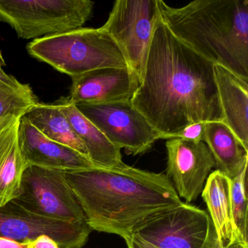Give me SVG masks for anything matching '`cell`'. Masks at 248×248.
Masks as SVG:
<instances>
[{"mask_svg":"<svg viewBox=\"0 0 248 248\" xmlns=\"http://www.w3.org/2000/svg\"><path fill=\"white\" fill-rule=\"evenodd\" d=\"M167 176L180 198L191 202L204 189L212 169L216 167L214 157L204 141L181 139L167 140Z\"/></svg>","mask_w":248,"mask_h":248,"instance_id":"cell-11","label":"cell"},{"mask_svg":"<svg viewBox=\"0 0 248 248\" xmlns=\"http://www.w3.org/2000/svg\"><path fill=\"white\" fill-rule=\"evenodd\" d=\"M131 234L158 248H218L208 213L184 202L149 217Z\"/></svg>","mask_w":248,"mask_h":248,"instance_id":"cell-7","label":"cell"},{"mask_svg":"<svg viewBox=\"0 0 248 248\" xmlns=\"http://www.w3.org/2000/svg\"><path fill=\"white\" fill-rule=\"evenodd\" d=\"M27 50L31 57L71 78L105 68L127 69L117 43L101 27H82L37 39L29 43Z\"/></svg>","mask_w":248,"mask_h":248,"instance_id":"cell-4","label":"cell"},{"mask_svg":"<svg viewBox=\"0 0 248 248\" xmlns=\"http://www.w3.org/2000/svg\"><path fill=\"white\" fill-rule=\"evenodd\" d=\"M157 5L175 37L248 83V0H196L181 8L157 0Z\"/></svg>","mask_w":248,"mask_h":248,"instance_id":"cell-3","label":"cell"},{"mask_svg":"<svg viewBox=\"0 0 248 248\" xmlns=\"http://www.w3.org/2000/svg\"><path fill=\"white\" fill-rule=\"evenodd\" d=\"M202 141L213 155L217 170L231 180L248 166V152L223 122L206 123Z\"/></svg>","mask_w":248,"mask_h":248,"instance_id":"cell-17","label":"cell"},{"mask_svg":"<svg viewBox=\"0 0 248 248\" xmlns=\"http://www.w3.org/2000/svg\"><path fill=\"white\" fill-rule=\"evenodd\" d=\"M94 5L90 0H0V21L20 38L37 40L82 28Z\"/></svg>","mask_w":248,"mask_h":248,"instance_id":"cell-5","label":"cell"},{"mask_svg":"<svg viewBox=\"0 0 248 248\" xmlns=\"http://www.w3.org/2000/svg\"><path fill=\"white\" fill-rule=\"evenodd\" d=\"M64 173L91 229L123 239L149 217L184 202L162 173L130 166Z\"/></svg>","mask_w":248,"mask_h":248,"instance_id":"cell-2","label":"cell"},{"mask_svg":"<svg viewBox=\"0 0 248 248\" xmlns=\"http://www.w3.org/2000/svg\"><path fill=\"white\" fill-rule=\"evenodd\" d=\"M124 239L128 248H158L157 247L152 245L150 242L144 240L136 235H129Z\"/></svg>","mask_w":248,"mask_h":248,"instance_id":"cell-24","label":"cell"},{"mask_svg":"<svg viewBox=\"0 0 248 248\" xmlns=\"http://www.w3.org/2000/svg\"><path fill=\"white\" fill-rule=\"evenodd\" d=\"M231 188L232 180L216 170L209 175L202 192L213 222L218 248H242L233 228Z\"/></svg>","mask_w":248,"mask_h":248,"instance_id":"cell-15","label":"cell"},{"mask_svg":"<svg viewBox=\"0 0 248 248\" xmlns=\"http://www.w3.org/2000/svg\"><path fill=\"white\" fill-rule=\"evenodd\" d=\"M72 124L75 133L88 151V157L102 168L124 169L128 165L123 162L121 149L114 146L107 136L83 115L68 98L56 103Z\"/></svg>","mask_w":248,"mask_h":248,"instance_id":"cell-16","label":"cell"},{"mask_svg":"<svg viewBox=\"0 0 248 248\" xmlns=\"http://www.w3.org/2000/svg\"><path fill=\"white\" fill-rule=\"evenodd\" d=\"M159 18L157 0H117L101 27L117 43L129 72L139 85Z\"/></svg>","mask_w":248,"mask_h":248,"instance_id":"cell-6","label":"cell"},{"mask_svg":"<svg viewBox=\"0 0 248 248\" xmlns=\"http://www.w3.org/2000/svg\"><path fill=\"white\" fill-rule=\"evenodd\" d=\"M20 120L0 131V207L16 198L26 162L18 142Z\"/></svg>","mask_w":248,"mask_h":248,"instance_id":"cell-18","label":"cell"},{"mask_svg":"<svg viewBox=\"0 0 248 248\" xmlns=\"http://www.w3.org/2000/svg\"><path fill=\"white\" fill-rule=\"evenodd\" d=\"M247 170L248 166L244 168L237 177L232 180L231 188V205L233 228L242 248H248Z\"/></svg>","mask_w":248,"mask_h":248,"instance_id":"cell-21","label":"cell"},{"mask_svg":"<svg viewBox=\"0 0 248 248\" xmlns=\"http://www.w3.org/2000/svg\"><path fill=\"white\" fill-rule=\"evenodd\" d=\"M214 75L222 122L248 152V83L220 65H214Z\"/></svg>","mask_w":248,"mask_h":248,"instance_id":"cell-14","label":"cell"},{"mask_svg":"<svg viewBox=\"0 0 248 248\" xmlns=\"http://www.w3.org/2000/svg\"><path fill=\"white\" fill-rule=\"evenodd\" d=\"M92 229L85 222H70L34 214L11 200L0 207V236L23 242L40 235L51 237L60 248H82Z\"/></svg>","mask_w":248,"mask_h":248,"instance_id":"cell-10","label":"cell"},{"mask_svg":"<svg viewBox=\"0 0 248 248\" xmlns=\"http://www.w3.org/2000/svg\"><path fill=\"white\" fill-rule=\"evenodd\" d=\"M206 123H199L190 124L181 131L169 136L168 140L172 139H185L194 142L202 141Z\"/></svg>","mask_w":248,"mask_h":248,"instance_id":"cell-22","label":"cell"},{"mask_svg":"<svg viewBox=\"0 0 248 248\" xmlns=\"http://www.w3.org/2000/svg\"><path fill=\"white\" fill-rule=\"evenodd\" d=\"M0 248H27L22 242L0 236Z\"/></svg>","mask_w":248,"mask_h":248,"instance_id":"cell-25","label":"cell"},{"mask_svg":"<svg viewBox=\"0 0 248 248\" xmlns=\"http://www.w3.org/2000/svg\"><path fill=\"white\" fill-rule=\"evenodd\" d=\"M24 117L47 139L89 158L85 145L57 104L38 103Z\"/></svg>","mask_w":248,"mask_h":248,"instance_id":"cell-19","label":"cell"},{"mask_svg":"<svg viewBox=\"0 0 248 248\" xmlns=\"http://www.w3.org/2000/svg\"><path fill=\"white\" fill-rule=\"evenodd\" d=\"M27 248H60L58 244L47 235L43 234L34 239L23 242Z\"/></svg>","mask_w":248,"mask_h":248,"instance_id":"cell-23","label":"cell"},{"mask_svg":"<svg viewBox=\"0 0 248 248\" xmlns=\"http://www.w3.org/2000/svg\"><path fill=\"white\" fill-rule=\"evenodd\" d=\"M6 66L5 60H4L3 56H2V51L0 50V78H5L8 75V74L4 72L3 68Z\"/></svg>","mask_w":248,"mask_h":248,"instance_id":"cell-26","label":"cell"},{"mask_svg":"<svg viewBox=\"0 0 248 248\" xmlns=\"http://www.w3.org/2000/svg\"><path fill=\"white\" fill-rule=\"evenodd\" d=\"M214 63L155 24L143 80L130 102L168 140L190 124L223 121Z\"/></svg>","mask_w":248,"mask_h":248,"instance_id":"cell-1","label":"cell"},{"mask_svg":"<svg viewBox=\"0 0 248 248\" xmlns=\"http://www.w3.org/2000/svg\"><path fill=\"white\" fill-rule=\"evenodd\" d=\"M75 106L114 146L124 149L127 155L145 153L159 139V133L130 101Z\"/></svg>","mask_w":248,"mask_h":248,"instance_id":"cell-9","label":"cell"},{"mask_svg":"<svg viewBox=\"0 0 248 248\" xmlns=\"http://www.w3.org/2000/svg\"><path fill=\"white\" fill-rule=\"evenodd\" d=\"M13 200L43 217L87 223L83 209L63 171L28 167L23 175L19 193Z\"/></svg>","mask_w":248,"mask_h":248,"instance_id":"cell-8","label":"cell"},{"mask_svg":"<svg viewBox=\"0 0 248 248\" xmlns=\"http://www.w3.org/2000/svg\"><path fill=\"white\" fill-rule=\"evenodd\" d=\"M38 103L29 84L9 75L0 78V131L21 120Z\"/></svg>","mask_w":248,"mask_h":248,"instance_id":"cell-20","label":"cell"},{"mask_svg":"<svg viewBox=\"0 0 248 248\" xmlns=\"http://www.w3.org/2000/svg\"><path fill=\"white\" fill-rule=\"evenodd\" d=\"M18 142L29 167L64 172L102 168L75 149L47 139L24 117L20 120Z\"/></svg>","mask_w":248,"mask_h":248,"instance_id":"cell-12","label":"cell"},{"mask_svg":"<svg viewBox=\"0 0 248 248\" xmlns=\"http://www.w3.org/2000/svg\"><path fill=\"white\" fill-rule=\"evenodd\" d=\"M68 99L75 104L130 101L139 85L127 69L105 68L72 78Z\"/></svg>","mask_w":248,"mask_h":248,"instance_id":"cell-13","label":"cell"}]
</instances>
